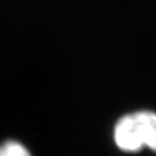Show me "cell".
<instances>
[{
  "label": "cell",
  "mask_w": 156,
  "mask_h": 156,
  "mask_svg": "<svg viewBox=\"0 0 156 156\" xmlns=\"http://www.w3.org/2000/svg\"><path fill=\"white\" fill-rule=\"evenodd\" d=\"M0 156H31L26 146L15 140L0 144Z\"/></svg>",
  "instance_id": "3"
},
{
  "label": "cell",
  "mask_w": 156,
  "mask_h": 156,
  "mask_svg": "<svg viewBox=\"0 0 156 156\" xmlns=\"http://www.w3.org/2000/svg\"><path fill=\"white\" fill-rule=\"evenodd\" d=\"M133 117L144 148L156 151V112L142 110L133 112Z\"/></svg>",
  "instance_id": "2"
},
{
  "label": "cell",
  "mask_w": 156,
  "mask_h": 156,
  "mask_svg": "<svg viewBox=\"0 0 156 156\" xmlns=\"http://www.w3.org/2000/svg\"><path fill=\"white\" fill-rule=\"evenodd\" d=\"M113 140L118 148L126 153H136L144 148L138 134L133 113L123 116L116 123L113 128Z\"/></svg>",
  "instance_id": "1"
}]
</instances>
